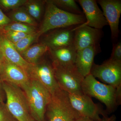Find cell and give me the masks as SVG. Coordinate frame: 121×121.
Returning a JSON list of instances; mask_svg holds the SVG:
<instances>
[{
  "mask_svg": "<svg viewBox=\"0 0 121 121\" xmlns=\"http://www.w3.org/2000/svg\"><path fill=\"white\" fill-rule=\"evenodd\" d=\"M68 95L72 106L80 116L89 118L94 121L101 119L100 115L106 117L107 112L101 106L95 103L91 97L84 94H68Z\"/></svg>",
  "mask_w": 121,
  "mask_h": 121,
  "instance_id": "9",
  "label": "cell"
},
{
  "mask_svg": "<svg viewBox=\"0 0 121 121\" xmlns=\"http://www.w3.org/2000/svg\"><path fill=\"white\" fill-rule=\"evenodd\" d=\"M46 113L48 121H74L80 117L72 106L68 94L60 89L51 95Z\"/></svg>",
  "mask_w": 121,
  "mask_h": 121,
  "instance_id": "5",
  "label": "cell"
},
{
  "mask_svg": "<svg viewBox=\"0 0 121 121\" xmlns=\"http://www.w3.org/2000/svg\"><path fill=\"white\" fill-rule=\"evenodd\" d=\"M0 76L3 82L15 84L20 87L30 79L23 69L9 62L4 57L0 70Z\"/></svg>",
  "mask_w": 121,
  "mask_h": 121,
  "instance_id": "15",
  "label": "cell"
},
{
  "mask_svg": "<svg viewBox=\"0 0 121 121\" xmlns=\"http://www.w3.org/2000/svg\"><path fill=\"white\" fill-rule=\"evenodd\" d=\"M101 51L100 44L92 45L77 51L74 65L84 78L90 74L95 57Z\"/></svg>",
  "mask_w": 121,
  "mask_h": 121,
  "instance_id": "14",
  "label": "cell"
},
{
  "mask_svg": "<svg viewBox=\"0 0 121 121\" xmlns=\"http://www.w3.org/2000/svg\"><path fill=\"white\" fill-rule=\"evenodd\" d=\"M44 16L37 34L38 38L51 30L82 24L86 22L84 14L68 13L59 9L51 0H45Z\"/></svg>",
  "mask_w": 121,
  "mask_h": 121,
  "instance_id": "2",
  "label": "cell"
},
{
  "mask_svg": "<svg viewBox=\"0 0 121 121\" xmlns=\"http://www.w3.org/2000/svg\"><path fill=\"white\" fill-rule=\"evenodd\" d=\"M82 89L84 94L104 103L109 112L114 111L121 104V86L115 87L102 83L90 74L84 77Z\"/></svg>",
  "mask_w": 121,
  "mask_h": 121,
  "instance_id": "1",
  "label": "cell"
},
{
  "mask_svg": "<svg viewBox=\"0 0 121 121\" xmlns=\"http://www.w3.org/2000/svg\"><path fill=\"white\" fill-rule=\"evenodd\" d=\"M12 22L11 19L5 15L0 8V34L5 26Z\"/></svg>",
  "mask_w": 121,
  "mask_h": 121,
  "instance_id": "28",
  "label": "cell"
},
{
  "mask_svg": "<svg viewBox=\"0 0 121 121\" xmlns=\"http://www.w3.org/2000/svg\"><path fill=\"white\" fill-rule=\"evenodd\" d=\"M74 121H94L92 119L86 117L80 116Z\"/></svg>",
  "mask_w": 121,
  "mask_h": 121,
  "instance_id": "31",
  "label": "cell"
},
{
  "mask_svg": "<svg viewBox=\"0 0 121 121\" xmlns=\"http://www.w3.org/2000/svg\"><path fill=\"white\" fill-rule=\"evenodd\" d=\"M52 64L55 78L61 90L69 94H83L82 84L84 78L78 71L74 64L61 65L52 63Z\"/></svg>",
  "mask_w": 121,
  "mask_h": 121,
  "instance_id": "6",
  "label": "cell"
},
{
  "mask_svg": "<svg viewBox=\"0 0 121 121\" xmlns=\"http://www.w3.org/2000/svg\"><path fill=\"white\" fill-rule=\"evenodd\" d=\"M3 31L18 32L28 35L35 33L37 31L35 26L23 23L13 22L5 26L3 29Z\"/></svg>",
  "mask_w": 121,
  "mask_h": 121,
  "instance_id": "22",
  "label": "cell"
},
{
  "mask_svg": "<svg viewBox=\"0 0 121 121\" xmlns=\"http://www.w3.org/2000/svg\"><path fill=\"white\" fill-rule=\"evenodd\" d=\"M48 52L54 64L61 65L74 64L77 51L73 45L56 50H49Z\"/></svg>",
  "mask_w": 121,
  "mask_h": 121,
  "instance_id": "17",
  "label": "cell"
},
{
  "mask_svg": "<svg viewBox=\"0 0 121 121\" xmlns=\"http://www.w3.org/2000/svg\"><path fill=\"white\" fill-rule=\"evenodd\" d=\"M30 121H35V120H34V119H33V118H31V120H30Z\"/></svg>",
  "mask_w": 121,
  "mask_h": 121,
  "instance_id": "33",
  "label": "cell"
},
{
  "mask_svg": "<svg viewBox=\"0 0 121 121\" xmlns=\"http://www.w3.org/2000/svg\"><path fill=\"white\" fill-rule=\"evenodd\" d=\"M82 9L88 26L97 29H102L108 25L102 11L95 0H78Z\"/></svg>",
  "mask_w": 121,
  "mask_h": 121,
  "instance_id": "13",
  "label": "cell"
},
{
  "mask_svg": "<svg viewBox=\"0 0 121 121\" xmlns=\"http://www.w3.org/2000/svg\"><path fill=\"white\" fill-rule=\"evenodd\" d=\"M80 25L51 30L45 35L41 43L46 45L49 50L73 45L75 33Z\"/></svg>",
  "mask_w": 121,
  "mask_h": 121,
  "instance_id": "10",
  "label": "cell"
},
{
  "mask_svg": "<svg viewBox=\"0 0 121 121\" xmlns=\"http://www.w3.org/2000/svg\"><path fill=\"white\" fill-rule=\"evenodd\" d=\"M0 51L6 60L18 66L27 73L32 64L27 62L17 51L13 44L1 34L0 35Z\"/></svg>",
  "mask_w": 121,
  "mask_h": 121,
  "instance_id": "16",
  "label": "cell"
},
{
  "mask_svg": "<svg viewBox=\"0 0 121 121\" xmlns=\"http://www.w3.org/2000/svg\"><path fill=\"white\" fill-rule=\"evenodd\" d=\"M97 1L101 7L104 17L110 27L111 39L115 43L120 33L119 26L121 14V0H98Z\"/></svg>",
  "mask_w": 121,
  "mask_h": 121,
  "instance_id": "11",
  "label": "cell"
},
{
  "mask_svg": "<svg viewBox=\"0 0 121 121\" xmlns=\"http://www.w3.org/2000/svg\"><path fill=\"white\" fill-rule=\"evenodd\" d=\"M27 0H0V6L7 9H16L24 5Z\"/></svg>",
  "mask_w": 121,
  "mask_h": 121,
  "instance_id": "25",
  "label": "cell"
},
{
  "mask_svg": "<svg viewBox=\"0 0 121 121\" xmlns=\"http://www.w3.org/2000/svg\"><path fill=\"white\" fill-rule=\"evenodd\" d=\"M48 50L46 45L40 43L30 46L20 54L28 62L35 64L39 62V60Z\"/></svg>",
  "mask_w": 121,
  "mask_h": 121,
  "instance_id": "18",
  "label": "cell"
},
{
  "mask_svg": "<svg viewBox=\"0 0 121 121\" xmlns=\"http://www.w3.org/2000/svg\"><path fill=\"white\" fill-rule=\"evenodd\" d=\"M0 121H17L9 112L5 103H0Z\"/></svg>",
  "mask_w": 121,
  "mask_h": 121,
  "instance_id": "26",
  "label": "cell"
},
{
  "mask_svg": "<svg viewBox=\"0 0 121 121\" xmlns=\"http://www.w3.org/2000/svg\"><path fill=\"white\" fill-rule=\"evenodd\" d=\"M38 39L37 32L28 35L13 44L17 51L20 54L28 48Z\"/></svg>",
  "mask_w": 121,
  "mask_h": 121,
  "instance_id": "23",
  "label": "cell"
},
{
  "mask_svg": "<svg viewBox=\"0 0 121 121\" xmlns=\"http://www.w3.org/2000/svg\"><path fill=\"white\" fill-rule=\"evenodd\" d=\"M116 117L114 115H113L110 117L107 116L103 117L100 120L97 121H116Z\"/></svg>",
  "mask_w": 121,
  "mask_h": 121,
  "instance_id": "30",
  "label": "cell"
},
{
  "mask_svg": "<svg viewBox=\"0 0 121 121\" xmlns=\"http://www.w3.org/2000/svg\"><path fill=\"white\" fill-rule=\"evenodd\" d=\"M90 74L108 85L117 87L121 85V62L109 59L101 65L94 63Z\"/></svg>",
  "mask_w": 121,
  "mask_h": 121,
  "instance_id": "8",
  "label": "cell"
},
{
  "mask_svg": "<svg viewBox=\"0 0 121 121\" xmlns=\"http://www.w3.org/2000/svg\"><path fill=\"white\" fill-rule=\"evenodd\" d=\"M27 98L30 115L35 121H45V115L51 95L47 89L35 79H30L21 87Z\"/></svg>",
  "mask_w": 121,
  "mask_h": 121,
  "instance_id": "3",
  "label": "cell"
},
{
  "mask_svg": "<svg viewBox=\"0 0 121 121\" xmlns=\"http://www.w3.org/2000/svg\"><path fill=\"white\" fill-rule=\"evenodd\" d=\"M6 95L5 103L9 112L17 121H30V110L27 98L21 87L15 84L3 82Z\"/></svg>",
  "mask_w": 121,
  "mask_h": 121,
  "instance_id": "4",
  "label": "cell"
},
{
  "mask_svg": "<svg viewBox=\"0 0 121 121\" xmlns=\"http://www.w3.org/2000/svg\"><path fill=\"white\" fill-rule=\"evenodd\" d=\"M3 59H4V57H3L1 52L0 51V70L2 66Z\"/></svg>",
  "mask_w": 121,
  "mask_h": 121,
  "instance_id": "32",
  "label": "cell"
},
{
  "mask_svg": "<svg viewBox=\"0 0 121 121\" xmlns=\"http://www.w3.org/2000/svg\"><path fill=\"white\" fill-rule=\"evenodd\" d=\"M59 9L68 13L76 15L83 14L82 10L74 0H51Z\"/></svg>",
  "mask_w": 121,
  "mask_h": 121,
  "instance_id": "21",
  "label": "cell"
},
{
  "mask_svg": "<svg viewBox=\"0 0 121 121\" xmlns=\"http://www.w3.org/2000/svg\"><path fill=\"white\" fill-rule=\"evenodd\" d=\"M45 4V0H27L24 4V8L34 19L39 20L43 12Z\"/></svg>",
  "mask_w": 121,
  "mask_h": 121,
  "instance_id": "20",
  "label": "cell"
},
{
  "mask_svg": "<svg viewBox=\"0 0 121 121\" xmlns=\"http://www.w3.org/2000/svg\"><path fill=\"white\" fill-rule=\"evenodd\" d=\"M29 79L39 82L52 95L60 89L55 78L54 69L52 62L43 60L32 64L27 73Z\"/></svg>",
  "mask_w": 121,
  "mask_h": 121,
  "instance_id": "7",
  "label": "cell"
},
{
  "mask_svg": "<svg viewBox=\"0 0 121 121\" xmlns=\"http://www.w3.org/2000/svg\"><path fill=\"white\" fill-rule=\"evenodd\" d=\"M103 35L102 29L90 27L86 22L80 25L76 30L73 45L78 51L92 45L100 44Z\"/></svg>",
  "mask_w": 121,
  "mask_h": 121,
  "instance_id": "12",
  "label": "cell"
},
{
  "mask_svg": "<svg viewBox=\"0 0 121 121\" xmlns=\"http://www.w3.org/2000/svg\"><path fill=\"white\" fill-rule=\"evenodd\" d=\"M9 17L13 22L23 23L35 27L37 25L35 20L29 14L24 7L13 10Z\"/></svg>",
  "mask_w": 121,
  "mask_h": 121,
  "instance_id": "19",
  "label": "cell"
},
{
  "mask_svg": "<svg viewBox=\"0 0 121 121\" xmlns=\"http://www.w3.org/2000/svg\"><path fill=\"white\" fill-rule=\"evenodd\" d=\"M0 34L3 35L13 44L16 43L21 39L29 35L24 33L11 31H3Z\"/></svg>",
  "mask_w": 121,
  "mask_h": 121,
  "instance_id": "24",
  "label": "cell"
},
{
  "mask_svg": "<svg viewBox=\"0 0 121 121\" xmlns=\"http://www.w3.org/2000/svg\"><path fill=\"white\" fill-rule=\"evenodd\" d=\"M3 82L0 76V103H4L6 99V95L3 87Z\"/></svg>",
  "mask_w": 121,
  "mask_h": 121,
  "instance_id": "29",
  "label": "cell"
},
{
  "mask_svg": "<svg viewBox=\"0 0 121 121\" xmlns=\"http://www.w3.org/2000/svg\"><path fill=\"white\" fill-rule=\"evenodd\" d=\"M110 59L121 62V42L119 41L114 44Z\"/></svg>",
  "mask_w": 121,
  "mask_h": 121,
  "instance_id": "27",
  "label": "cell"
}]
</instances>
